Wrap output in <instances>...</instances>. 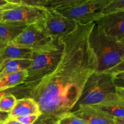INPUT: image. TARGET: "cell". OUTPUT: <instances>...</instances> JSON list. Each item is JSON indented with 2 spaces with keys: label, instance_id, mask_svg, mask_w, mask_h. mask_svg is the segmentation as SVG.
I'll return each instance as SVG.
<instances>
[{
  "label": "cell",
  "instance_id": "obj_24",
  "mask_svg": "<svg viewBox=\"0 0 124 124\" xmlns=\"http://www.w3.org/2000/svg\"><path fill=\"white\" fill-rule=\"evenodd\" d=\"M122 72H124V59L121 62L119 63L117 65H116V66H115L112 69H110L107 71H106V73L111 74L112 75Z\"/></svg>",
  "mask_w": 124,
  "mask_h": 124
},
{
  "label": "cell",
  "instance_id": "obj_31",
  "mask_svg": "<svg viewBox=\"0 0 124 124\" xmlns=\"http://www.w3.org/2000/svg\"><path fill=\"white\" fill-rule=\"evenodd\" d=\"M11 89H12V88H11ZM11 89H8V90H4V91H1V92H0V98H1L4 94H6V93H11V92H10V91L11 90Z\"/></svg>",
  "mask_w": 124,
  "mask_h": 124
},
{
  "label": "cell",
  "instance_id": "obj_18",
  "mask_svg": "<svg viewBox=\"0 0 124 124\" xmlns=\"http://www.w3.org/2000/svg\"><path fill=\"white\" fill-rule=\"evenodd\" d=\"M15 96L11 93H7L0 98V111L9 113L12 111L16 101Z\"/></svg>",
  "mask_w": 124,
  "mask_h": 124
},
{
  "label": "cell",
  "instance_id": "obj_22",
  "mask_svg": "<svg viewBox=\"0 0 124 124\" xmlns=\"http://www.w3.org/2000/svg\"><path fill=\"white\" fill-rule=\"evenodd\" d=\"M48 0H23L21 4L38 7H46Z\"/></svg>",
  "mask_w": 124,
  "mask_h": 124
},
{
  "label": "cell",
  "instance_id": "obj_17",
  "mask_svg": "<svg viewBox=\"0 0 124 124\" xmlns=\"http://www.w3.org/2000/svg\"><path fill=\"white\" fill-rule=\"evenodd\" d=\"M89 0H48L46 8L54 10L70 8L76 6Z\"/></svg>",
  "mask_w": 124,
  "mask_h": 124
},
{
  "label": "cell",
  "instance_id": "obj_11",
  "mask_svg": "<svg viewBox=\"0 0 124 124\" xmlns=\"http://www.w3.org/2000/svg\"><path fill=\"white\" fill-rule=\"evenodd\" d=\"M27 25L16 22L0 21V49L10 44Z\"/></svg>",
  "mask_w": 124,
  "mask_h": 124
},
{
  "label": "cell",
  "instance_id": "obj_8",
  "mask_svg": "<svg viewBox=\"0 0 124 124\" xmlns=\"http://www.w3.org/2000/svg\"><path fill=\"white\" fill-rule=\"evenodd\" d=\"M46 7H38L19 4L6 11L2 21L16 22L30 25L44 19L46 16Z\"/></svg>",
  "mask_w": 124,
  "mask_h": 124
},
{
  "label": "cell",
  "instance_id": "obj_14",
  "mask_svg": "<svg viewBox=\"0 0 124 124\" xmlns=\"http://www.w3.org/2000/svg\"><path fill=\"white\" fill-rule=\"evenodd\" d=\"M92 106L115 118H124V102L119 98Z\"/></svg>",
  "mask_w": 124,
  "mask_h": 124
},
{
  "label": "cell",
  "instance_id": "obj_35",
  "mask_svg": "<svg viewBox=\"0 0 124 124\" xmlns=\"http://www.w3.org/2000/svg\"><path fill=\"white\" fill-rule=\"evenodd\" d=\"M6 1H7V0H6Z\"/></svg>",
  "mask_w": 124,
  "mask_h": 124
},
{
  "label": "cell",
  "instance_id": "obj_2",
  "mask_svg": "<svg viewBox=\"0 0 124 124\" xmlns=\"http://www.w3.org/2000/svg\"><path fill=\"white\" fill-rule=\"evenodd\" d=\"M89 39L98 59V72H106L124 59V45L108 36L95 22Z\"/></svg>",
  "mask_w": 124,
  "mask_h": 124
},
{
  "label": "cell",
  "instance_id": "obj_27",
  "mask_svg": "<svg viewBox=\"0 0 124 124\" xmlns=\"http://www.w3.org/2000/svg\"><path fill=\"white\" fill-rule=\"evenodd\" d=\"M116 94L121 100L124 102V89L116 87Z\"/></svg>",
  "mask_w": 124,
  "mask_h": 124
},
{
  "label": "cell",
  "instance_id": "obj_10",
  "mask_svg": "<svg viewBox=\"0 0 124 124\" xmlns=\"http://www.w3.org/2000/svg\"><path fill=\"white\" fill-rule=\"evenodd\" d=\"M71 114L87 124H116L115 118L92 105L81 107Z\"/></svg>",
  "mask_w": 124,
  "mask_h": 124
},
{
  "label": "cell",
  "instance_id": "obj_28",
  "mask_svg": "<svg viewBox=\"0 0 124 124\" xmlns=\"http://www.w3.org/2000/svg\"><path fill=\"white\" fill-rule=\"evenodd\" d=\"M3 124H23L19 122V121H16V120L15 119L9 117V118L7 119L4 122Z\"/></svg>",
  "mask_w": 124,
  "mask_h": 124
},
{
  "label": "cell",
  "instance_id": "obj_29",
  "mask_svg": "<svg viewBox=\"0 0 124 124\" xmlns=\"http://www.w3.org/2000/svg\"><path fill=\"white\" fill-rule=\"evenodd\" d=\"M23 0H7L8 2L12 4H21Z\"/></svg>",
  "mask_w": 124,
  "mask_h": 124
},
{
  "label": "cell",
  "instance_id": "obj_20",
  "mask_svg": "<svg viewBox=\"0 0 124 124\" xmlns=\"http://www.w3.org/2000/svg\"><path fill=\"white\" fill-rule=\"evenodd\" d=\"M59 124H87L85 121L72 114L67 115L60 120Z\"/></svg>",
  "mask_w": 124,
  "mask_h": 124
},
{
  "label": "cell",
  "instance_id": "obj_33",
  "mask_svg": "<svg viewBox=\"0 0 124 124\" xmlns=\"http://www.w3.org/2000/svg\"><path fill=\"white\" fill-rule=\"evenodd\" d=\"M119 42H121V43H122L123 45H124V39H123L122 40H121V41H119Z\"/></svg>",
  "mask_w": 124,
  "mask_h": 124
},
{
  "label": "cell",
  "instance_id": "obj_23",
  "mask_svg": "<svg viewBox=\"0 0 124 124\" xmlns=\"http://www.w3.org/2000/svg\"><path fill=\"white\" fill-rule=\"evenodd\" d=\"M113 81L117 88L124 89V72L113 75Z\"/></svg>",
  "mask_w": 124,
  "mask_h": 124
},
{
  "label": "cell",
  "instance_id": "obj_3",
  "mask_svg": "<svg viewBox=\"0 0 124 124\" xmlns=\"http://www.w3.org/2000/svg\"><path fill=\"white\" fill-rule=\"evenodd\" d=\"M118 98L116 87L113 81V75L96 71L86 82L82 95L73 111L85 105H95Z\"/></svg>",
  "mask_w": 124,
  "mask_h": 124
},
{
  "label": "cell",
  "instance_id": "obj_16",
  "mask_svg": "<svg viewBox=\"0 0 124 124\" xmlns=\"http://www.w3.org/2000/svg\"><path fill=\"white\" fill-rule=\"evenodd\" d=\"M27 77L26 70L12 73L0 79V92L11 89L21 85Z\"/></svg>",
  "mask_w": 124,
  "mask_h": 124
},
{
  "label": "cell",
  "instance_id": "obj_30",
  "mask_svg": "<svg viewBox=\"0 0 124 124\" xmlns=\"http://www.w3.org/2000/svg\"><path fill=\"white\" fill-rule=\"evenodd\" d=\"M116 124H124V118H115Z\"/></svg>",
  "mask_w": 124,
  "mask_h": 124
},
{
  "label": "cell",
  "instance_id": "obj_12",
  "mask_svg": "<svg viewBox=\"0 0 124 124\" xmlns=\"http://www.w3.org/2000/svg\"><path fill=\"white\" fill-rule=\"evenodd\" d=\"M37 51L30 48L7 45L0 49V64L7 60H32Z\"/></svg>",
  "mask_w": 124,
  "mask_h": 124
},
{
  "label": "cell",
  "instance_id": "obj_4",
  "mask_svg": "<svg viewBox=\"0 0 124 124\" xmlns=\"http://www.w3.org/2000/svg\"><path fill=\"white\" fill-rule=\"evenodd\" d=\"M58 42V46L55 48L36 52L30 65L26 69L27 77L21 85L15 88L16 90H27L29 92L41 79L54 69L62 54V46L59 40Z\"/></svg>",
  "mask_w": 124,
  "mask_h": 124
},
{
  "label": "cell",
  "instance_id": "obj_34",
  "mask_svg": "<svg viewBox=\"0 0 124 124\" xmlns=\"http://www.w3.org/2000/svg\"></svg>",
  "mask_w": 124,
  "mask_h": 124
},
{
  "label": "cell",
  "instance_id": "obj_5",
  "mask_svg": "<svg viewBox=\"0 0 124 124\" xmlns=\"http://www.w3.org/2000/svg\"><path fill=\"white\" fill-rule=\"evenodd\" d=\"M58 44V40L54 41L47 34L41 20L28 25L8 45L43 52L55 48Z\"/></svg>",
  "mask_w": 124,
  "mask_h": 124
},
{
  "label": "cell",
  "instance_id": "obj_19",
  "mask_svg": "<svg viewBox=\"0 0 124 124\" xmlns=\"http://www.w3.org/2000/svg\"><path fill=\"white\" fill-rule=\"evenodd\" d=\"M124 11V0H111L102 13V15Z\"/></svg>",
  "mask_w": 124,
  "mask_h": 124
},
{
  "label": "cell",
  "instance_id": "obj_13",
  "mask_svg": "<svg viewBox=\"0 0 124 124\" xmlns=\"http://www.w3.org/2000/svg\"><path fill=\"white\" fill-rule=\"evenodd\" d=\"M36 115L40 116L39 109L36 102L31 98H24L17 99L13 109L9 113V117Z\"/></svg>",
  "mask_w": 124,
  "mask_h": 124
},
{
  "label": "cell",
  "instance_id": "obj_1",
  "mask_svg": "<svg viewBox=\"0 0 124 124\" xmlns=\"http://www.w3.org/2000/svg\"><path fill=\"white\" fill-rule=\"evenodd\" d=\"M94 24H78L73 31L58 39L62 46L59 62L29 92L41 113L33 124H59L73 111L86 82L98 69L89 39Z\"/></svg>",
  "mask_w": 124,
  "mask_h": 124
},
{
  "label": "cell",
  "instance_id": "obj_25",
  "mask_svg": "<svg viewBox=\"0 0 124 124\" xmlns=\"http://www.w3.org/2000/svg\"><path fill=\"white\" fill-rule=\"evenodd\" d=\"M18 5H19V4H12V3H10L9 2V3H8L7 4L0 7V21H2L4 14V13L6 12V11L14 8V7H15L16 6H17Z\"/></svg>",
  "mask_w": 124,
  "mask_h": 124
},
{
  "label": "cell",
  "instance_id": "obj_26",
  "mask_svg": "<svg viewBox=\"0 0 124 124\" xmlns=\"http://www.w3.org/2000/svg\"><path fill=\"white\" fill-rule=\"evenodd\" d=\"M8 118H9V113L0 111V124H3Z\"/></svg>",
  "mask_w": 124,
  "mask_h": 124
},
{
  "label": "cell",
  "instance_id": "obj_21",
  "mask_svg": "<svg viewBox=\"0 0 124 124\" xmlns=\"http://www.w3.org/2000/svg\"><path fill=\"white\" fill-rule=\"evenodd\" d=\"M39 115H29V116H19V117L13 118L16 121H19L23 124H33L37 121L39 117Z\"/></svg>",
  "mask_w": 124,
  "mask_h": 124
},
{
  "label": "cell",
  "instance_id": "obj_9",
  "mask_svg": "<svg viewBox=\"0 0 124 124\" xmlns=\"http://www.w3.org/2000/svg\"><path fill=\"white\" fill-rule=\"evenodd\" d=\"M95 23L116 41L124 39V11L102 15Z\"/></svg>",
  "mask_w": 124,
  "mask_h": 124
},
{
  "label": "cell",
  "instance_id": "obj_6",
  "mask_svg": "<svg viewBox=\"0 0 124 124\" xmlns=\"http://www.w3.org/2000/svg\"><path fill=\"white\" fill-rule=\"evenodd\" d=\"M111 0H89L70 8L56 10L64 16L78 24H86L95 22L101 16Z\"/></svg>",
  "mask_w": 124,
  "mask_h": 124
},
{
  "label": "cell",
  "instance_id": "obj_32",
  "mask_svg": "<svg viewBox=\"0 0 124 124\" xmlns=\"http://www.w3.org/2000/svg\"><path fill=\"white\" fill-rule=\"evenodd\" d=\"M8 3H9V2L6 0H0V7L7 4Z\"/></svg>",
  "mask_w": 124,
  "mask_h": 124
},
{
  "label": "cell",
  "instance_id": "obj_7",
  "mask_svg": "<svg viewBox=\"0 0 124 124\" xmlns=\"http://www.w3.org/2000/svg\"><path fill=\"white\" fill-rule=\"evenodd\" d=\"M41 21L46 32L54 41L71 33L78 26L76 21L52 8H46V16Z\"/></svg>",
  "mask_w": 124,
  "mask_h": 124
},
{
  "label": "cell",
  "instance_id": "obj_15",
  "mask_svg": "<svg viewBox=\"0 0 124 124\" xmlns=\"http://www.w3.org/2000/svg\"><path fill=\"white\" fill-rule=\"evenodd\" d=\"M31 60L18 59L7 60L0 64V79L5 76L17 71L26 70L31 63Z\"/></svg>",
  "mask_w": 124,
  "mask_h": 124
}]
</instances>
